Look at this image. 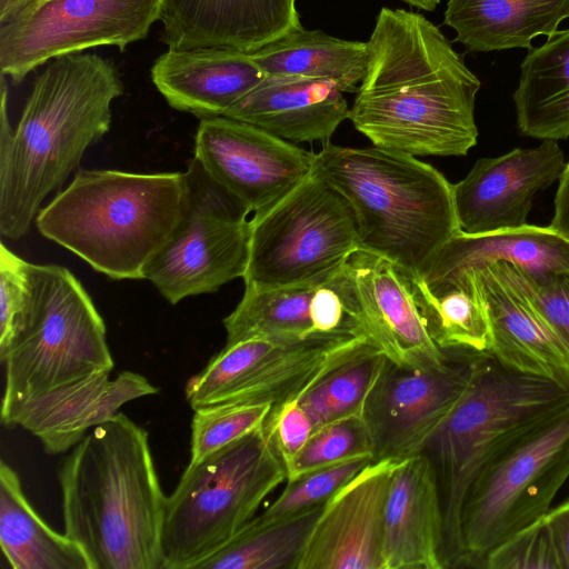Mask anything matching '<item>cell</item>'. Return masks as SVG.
Instances as JSON below:
<instances>
[{
    "instance_id": "obj_17",
    "label": "cell",
    "mask_w": 569,
    "mask_h": 569,
    "mask_svg": "<svg viewBox=\"0 0 569 569\" xmlns=\"http://www.w3.org/2000/svg\"><path fill=\"white\" fill-rule=\"evenodd\" d=\"M563 168V152L553 140L478 159L470 172L452 184L459 230L479 234L527 224L535 196L558 180Z\"/></svg>"
},
{
    "instance_id": "obj_42",
    "label": "cell",
    "mask_w": 569,
    "mask_h": 569,
    "mask_svg": "<svg viewBox=\"0 0 569 569\" xmlns=\"http://www.w3.org/2000/svg\"><path fill=\"white\" fill-rule=\"evenodd\" d=\"M550 227L569 240V162L565 164L559 178Z\"/></svg>"
},
{
    "instance_id": "obj_11",
    "label": "cell",
    "mask_w": 569,
    "mask_h": 569,
    "mask_svg": "<svg viewBox=\"0 0 569 569\" xmlns=\"http://www.w3.org/2000/svg\"><path fill=\"white\" fill-rule=\"evenodd\" d=\"M180 218L143 271L172 305L243 278L250 249V210L193 159Z\"/></svg>"
},
{
    "instance_id": "obj_12",
    "label": "cell",
    "mask_w": 569,
    "mask_h": 569,
    "mask_svg": "<svg viewBox=\"0 0 569 569\" xmlns=\"http://www.w3.org/2000/svg\"><path fill=\"white\" fill-rule=\"evenodd\" d=\"M166 0H37L0 24V71L19 84L61 56L113 46L121 52L161 20Z\"/></svg>"
},
{
    "instance_id": "obj_37",
    "label": "cell",
    "mask_w": 569,
    "mask_h": 569,
    "mask_svg": "<svg viewBox=\"0 0 569 569\" xmlns=\"http://www.w3.org/2000/svg\"><path fill=\"white\" fill-rule=\"evenodd\" d=\"M33 263L0 246V352L21 330L33 302Z\"/></svg>"
},
{
    "instance_id": "obj_9",
    "label": "cell",
    "mask_w": 569,
    "mask_h": 569,
    "mask_svg": "<svg viewBox=\"0 0 569 569\" xmlns=\"http://www.w3.org/2000/svg\"><path fill=\"white\" fill-rule=\"evenodd\" d=\"M569 479V403L529 427L479 472L460 517L458 567L482 568L487 555L545 517Z\"/></svg>"
},
{
    "instance_id": "obj_22",
    "label": "cell",
    "mask_w": 569,
    "mask_h": 569,
    "mask_svg": "<svg viewBox=\"0 0 569 569\" xmlns=\"http://www.w3.org/2000/svg\"><path fill=\"white\" fill-rule=\"evenodd\" d=\"M467 277L477 283L487 308L489 352L507 368L569 387V351L533 309L509 264H491L462 279Z\"/></svg>"
},
{
    "instance_id": "obj_28",
    "label": "cell",
    "mask_w": 569,
    "mask_h": 569,
    "mask_svg": "<svg viewBox=\"0 0 569 569\" xmlns=\"http://www.w3.org/2000/svg\"><path fill=\"white\" fill-rule=\"evenodd\" d=\"M513 102L523 136L553 141L569 137V28L529 50Z\"/></svg>"
},
{
    "instance_id": "obj_25",
    "label": "cell",
    "mask_w": 569,
    "mask_h": 569,
    "mask_svg": "<svg viewBox=\"0 0 569 569\" xmlns=\"http://www.w3.org/2000/svg\"><path fill=\"white\" fill-rule=\"evenodd\" d=\"M350 108L331 81L267 74L223 116L253 124L292 143H330Z\"/></svg>"
},
{
    "instance_id": "obj_39",
    "label": "cell",
    "mask_w": 569,
    "mask_h": 569,
    "mask_svg": "<svg viewBox=\"0 0 569 569\" xmlns=\"http://www.w3.org/2000/svg\"><path fill=\"white\" fill-rule=\"evenodd\" d=\"M509 270L542 321L569 351V272L555 273L536 284L518 268L509 264Z\"/></svg>"
},
{
    "instance_id": "obj_19",
    "label": "cell",
    "mask_w": 569,
    "mask_h": 569,
    "mask_svg": "<svg viewBox=\"0 0 569 569\" xmlns=\"http://www.w3.org/2000/svg\"><path fill=\"white\" fill-rule=\"evenodd\" d=\"M366 336L396 363H441L448 353L431 339L402 269L365 249L345 263Z\"/></svg>"
},
{
    "instance_id": "obj_8",
    "label": "cell",
    "mask_w": 569,
    "mask_h": 569,
    "mask_svg": "<svg viewBox=\"0 0 569 569\" xmlns=\"http://www.w3.org/2000/svg\"><path fill=\"white\" fill-rule=\"evenodd\" d=\"M33 286L30 312L0 352L6 368L1 417L32 397L114 367L103 319L73 273L33 264Z\"/></svg>"
},
{
    "instance_id": "obj_27",
    "label": "cell",
    "mask_w": 569,
    "mask_h": 569,
    "mask_svg": "<svg viewBox=\"0 0 569 569\" xmlns=\"http://www.w3.org/2000/svg\"><path fill=\"white\" fill-rule=\"evenodd\" d=\"M569 18V0H448L443 22L470 52L532 48Z\"/></svg>"
},
{
    "instance_id": "obj_21",
    "label": "cell",
    "mask_w": 569,
    "mask_h": 569,
    "mask_svg": "<svg viewBox=\"0 0 569 569\" xmlns=\"http://www.w3.org/2000/svg\"><path fill=\"white\" fill-rule=\"evenodd\" d=\"M161 21L168 49L247 53L302 27L296 0H166Z\"/></svg>"
},
{
    "instance_id": "obj_41",
    "label": "cell",
    "mask_w": 569,
    "mask_h": 569,
    "mask_svg": "<svg viewBox=\"0 0 569 569\" xmlns=\"http://www.w3.org/2000/svg\"><path fill=\"white\" fill-rule=\"evenodd\" d=\"M555 538L561 569H569V499L545 516Z\"/></svg>"
},
{
    "instance_id": "obj_24",
    "label": "cell",
    "mask_w": 569,
    "mask_h": 569,
    "mask_svg": "<svg viewBox=\"0 0 569 569\" xmlns=\"http://www.w3.org/2000/svg\"><path fill=\"white\" fill-rule=\"evenodd\" d=\"M508 263L531 282L541 284L551 276L569 272V240L549 227L519 228L468 234L449 239L427 270L416 276L436 288L453 283L485 267Z\"/></svg>"
},
{
    "instance_id": "obj_14",
    "label": "cell",
    "mask_w": 569,
    "mask_h": 569,
    "mask_svg": "<svg viewBox=\"0 0 569 569\" xmlns=\"http://www.w3.org/2000/svg\"><path fill=\"white\" fill-rule=\"evenodd\" d=\"M222 322L226 346L250 339L300 345L363 335L356 290L345 266L318 281L246 287L242 299Z\"/></svg>"
},
{
    "instance_id": "obj_6",
    "label": "cell",
    "mask_w": 569,
    "mask_h": 569,
    "mask_svg": "<svg viewBox=\"0 0 569 569\" xmlns=\"http://www.w3.org/2000/svg\"><path fill=\"white\" fill-rule=\"evenodd\" d=\"M567 403L569 387L480 355L462 397L420 452L439 487L446 568L459 563L461 509L476 477L509 442Z\"/></svg>"
},
{
    "instance_id": "obj_31",
    "label": "cell",
    "mask_w": 569,
    "mask_h": 569,
    "mask_svg": "<svg viewBox=\"0 0 569 569\" xmlns=\"http://www.w3.org/2000/svg\"><path fill=\"white\" fill-rule=\"evenodd\" d=\"M266 74L300 76L357 91L368 64V42L332 37L321 30H292L249 53Z\"/></svg>"
},
{
    "instance_id": "obj_32",
    "label": "cell",
    "mask_w": 569,
    "mask_h": 569,
    "mask_svg": "<svg viewBox=\"0 0 569 569\" xmlns=\"http://www.w3.org/2000/svg\"><path fill=\"white\" fill-rule=\"evenodd\" d=\"M427 330L442 351L489 352L491 330L486 305L471 277L429 289L405 272Z\"/></svg>"
},
{
    "instance_id": "obj_36",
    "label": "cell",
    "mask_w": 569,
    "mask_h": 569,
    "mask_svg": "<svg viewBox=\"0 0 569 569\" xmlns=\"http://www.w3.org/2000/svg\"><path fill=\"white\" fill-rule=\"evenodd\" d=\"M272 405H217L194 410L191 421L190 462L208 455L261 427Z\"/></svg>"
},
{
    "instance_id": "obj_38",
    "label": "cell",
    "mask_w": 569,
    "mask_h": 569,
    "mask_svg": "<svg viewBox=\"0 0 569 569\" xmlns=\"http://www.w3.org/2000/svg\"><path fill=\"white\" fill-rule=\"evenodd\" d=\"M486 569H561L552 531L545 517L520 529L485 558Z\"/></svg>"
},
{
    "instance_id": "obj_1",
    "label": "cell",
    "mask_w": 569,
    "mask_h": 569,
    "mask_svg": "<svg viewBox=\"0 0 569 569\" xmlns=\"http://www.w3.org/2000/svg\"><path fill=\"white\" fill-rule=\"evenodd\" d=\"M480 86L425 16L382 8L348 119L376 147L411 156H466L478 139Z\"/></svg>"
},
{
    "instance_id": "obj_10",
    "label": "cell",
    "mask_w": 569,
    "mask_h": 569,
    "mask_svg": "<svg viewBox=\"0 0 569 569\" xmlns=\"http://www.w3.org/2000/svg\"><path fill=\"white\" fill-rule=\"evenodd\" d=\"M246 287L329 278L360 248L349 201L315 170L290 193L250 219Z\"/></svg>"
},
{
    "instance_id": "obj_16",
    "label": "cell",
    "mask_w": 569,
    "mask_h": 569,
    "mask_svg": "<svg viewBox=\"0 0 569 569\" xmlns=\"http://www.w3.org/2000/svg\"><path fill=\"white\" fill-rule=\"evenodd\" d=\"M343 341L287 345L250 339L224 346L186 383L193 410L217 405H272L295 399Z\"/></svg>"
},
{
    "instance_id": "obj_7",
    "label": "cell",
    "mask_w": 569,
    "mask_h": 569,
    "mask_svg": "<svg viewBox=\"0 0 569 569\" xmlns=\"http://www.w3.org/2000/svg\"><path fill=\"white\" fill-rule=\"evenodd\" d=\"M287 468L264 423L189 463L167 497L161 569H197L254 517Z\"/></svg>"
},
{
    "instance_id": "obj_13",
    "label": "cell",
    "mask_w": 569,
    "mask_h": 569,
    "mask_svg": "<svg viewBox=\"0 0 569 569\" xmlns=\"http://www.w3.org/2000/svg\"><path fill=\"white\" fill-rule=\"evenodd\" d=\"M447 353L441 363L387 360L363 409L373 443V461L419 455L456 407L481 353Z\"/></svg>"
},
{
    "instance_id": "obj_34",
    "label": "cell",
    "mask_w": 569,
    "mask_h": 569,
    "mask_svg": "<svg viewBox=\"0 0 569 569\" xmlns=\"http://www.w3.org/2000/svg\"><path fill=\"white\" fill-rule=\"evenodd\" d=\"M371 456L373 443L363 415L317 428L301 451L286 465L287 480L342 461Z\"/></svg>"
},
{
    "instance_id": "obj_40",
    "label": "cell",
    "mask_w": 569,
    "mask_h": 569,
    "mask_svg": "<svg viewBox=\"0 0 569 569\" xmlns=\"http://www.w3.org/2000/svg\"><path fill=\"white\" fill-rule=\"evenodd\" d=\"M264 427L284 465L301 451L315 431L311 418L296 399L271 411Z\"/></svg>"
},
{
    "instance_id": "obj_20",
    "label": "cell",
    "mask_w": 569,
    "mask_h": 569,
    "mask_svg": "<svg viewBox=\"0 0 569 569\" xmlns=\"http://www.w3.org/2000/svg\"><path fill=\"white\" fill-rule=\"evenodd\" d=\"M110 372L101 370L32 397L1 417V421L31 432L47 453L64 452L74 447L90 428L119 413L124 403L159 392V388L142 375L123 371L110 380Z\"/></svg>"
},
{
    "instance_id": "obj_18",
    "label": "cell",
    "mask_w": 569,
    "mask_h": 569,
    "mask_svg": "<svg viewBox=\"0 0 569 569\" xmlns=\"http://www.w3.org/2000/svg\"><path fill=\"white\" fill-rule=\"evenodd\" d=\"M398 461H371L325 503L297 569H385V510Z\"/></svg>"
},
{
    "instance_id": "obj_4",
    "label": "cell",
    "mask_w": 569,
    "mask_h": 569,
    "mask_svg": "<svg viewBox=\"0 0 569 569\" xmlns=\"http://www.w3.org/2000/svg\"><path fill=\"white\" fill-rule=\"evenodd\" d=\"M313 170L351 204L360 248L412 276L459 232L452 183L415 156L380 147L323 144Z\"/></svg>"
},
{
    "instance_id": "obj_3",
    "label": "cell",
    "mask_w": 569,
    "mask_h": 569,
    "mask_svg": "<svg viewBox=\"0 0 569 569\" xmlns=\"http://www.w3.org/2000/svg\"><path fill=\"white\" fill-rule=\"evenodd\" d=\"M57 478L64 533L91 569H161L167 497L144 428L117 413L72 447Z\"/></svg>"
},
{
    "instance_id": "obj_44",
    "label": "cell",
    "mask_w": 569,
    "mask_h": 569,
    "mask_svg": "<svg viewBox=\"0 0 569 569\" xmlns=\"http://www.w3.org/2000/svg\"><path fill=\"white\" fill-rule=\"evenodd\" d=\"M411 7L422 9L426 11H433L439 4L440 0H401Z\"/></svg>"
},
{
    "instance_id": "obj_29",
    "label": "cell",
    "mask_w": 569,
    "mask_h": 569,
    "mask_svg": "<svg viewBox=\"0 0 569 569\" xmlns=\"http://www.w3.org/2000/svg\"><path fill=\"white\" fill-rule=\"evenodd\" d=\"M388 358L367 336L336 346L295 398L311 418L315 430L351 416L363 415L367 399Z\"/></svg>"
},
{
    "instance_id": "obj_33",
    "label": "cell",
    "mask_w": 569,
    "mask_h": 569,
    "mask_svg": "<svg viewBox=\"0 0 569 569\" xmlns=\"http://www.w3.org/2000/svg\"><path fill=\"white\" fill-rule=\"evenodd\" d=\"M323 506L272 522L252 518L197 569H297Z\"/></svg>"
},
{
    "instance_id": "obj_15",
    "label": "cell",
    "mask_w": 569,
    "mask_h": 569,
    "mask_svg": "<svg viewBox=\"0 0 569 569\" xmlns=\"http://www.w3.org/2000/svg\"><path fill=\"white\" fill-rule=\"evenodd\" d=\"M193 159L258 214L312 173L316 153L253 124L216 116L201 118Z\"/></svg>"
},
{
    "instance_id": "obj_30",
    "label": "cell",
    "mask_w": 569,
    "mask_h": 569,
    "mask_svg": "<svg viewBox=\"0 0 569 569\" xmlns=\"http://www.w3.org/2000/svg\"><path fill=\"white\" fill-rule=\"evenodd\" d=\"M0 546L13 569H91L82 548L52 530L24 497L17 472L0 463Z\"/></svg>"
},
{
    "instance_id": "obj_43",
    "label": "cell",
    "mask_w": 569,
    "mask_h": 569,
    "mask_svg": "<svg viewBox=\"0 0 569 569\" xmlns=\"http://www.w3.org/2000/svg\"><path fill=\"white\" fill-rule=\"evenodd\" d=\"M34 1L37 0H0V24L10 21Z\"/></svg>"
},
{
    "instance_id": "obj_2",
    "label": "cell",
    "mask_w": 569,
    "mask_h": 569,
    "mask_svg": "<svg viewBox=\"0 0 569 569\" xmlns=\"http://www.w3.org/2000/svg\"><path fill=\"white\" fill-rule=\"evenodd\" d=\"M123 93L114 64L92 53L48 62L36 78L14 130L1 74L0 232L28 233L46 197L60 188L86 150L110 129L111 103Z\"/></svg>"
},
{
    "instance_id": "obj_35",
    "label": "cell",
    "mask_w": 569,
    "mask_h": 569,
    "mask_svg": "<svg viewBox=\"0 0 569 569\" xmlns=\"http://www.w3.org/2000/svg\"><path fill=\"white\" fill-rule=\"evenodd\" d=\"M371 461V456L357 457L287 480L280 496L253 518L272 522L322 506Z\"/></svg>"
},
{
    "instance_id": "obj_26",
    "label": "cell",
    "mask_w": 569,
    "mask_h": 569,
    "mask_svg": "<svg viewBox=\"0 0 569 569\" xmlns=\"http://www.w3.org/2000/svg\"><path fill=\"white\" fill-rule=\"evenodd\" d=\"M266 76L249 53L219 47L168 49L151 68L167 102L200 118L223 116Z\"/></svg>"
},
{
    "instance_id": "obj_5",
    "label": "cell",
    "mask_w": 569,
    "mask_h": 569,
    "mask_svg": "<svg viewBox=\"0 0 569 569\" xmlns=\"http://www.w3.org/2000/svg\"><path fill=\"white\" fill-rule=\"evenodd\" d=\"M186 188L184 172L80 169L36 226L112 279H143L180 218Z\"/></svg>"
},
{
    "instance_id": "obj_23",
    "label": "cell",
    "mask_w": 569,
    "mask_h": 569,
    "mask_svg": "<svg viewBox=\"0 0 569 569\" xmlns=\"http://www.w3.org/2000/svg\"><path fill=\"white\" fill-rule=\"evenodd\" d=\"M385 569H445V521L435 469L422 455L399 460L385 510Z\"/></svg>"
}]
</instances>
